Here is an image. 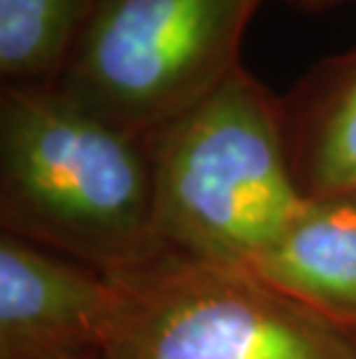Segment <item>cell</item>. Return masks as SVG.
Segmentation results:
<instances>
[{
	"mask_svg": "<svg viewBox=\"0 0 356 359\" xmlns=\"http://www.w3.org/2000/svg\"><path fill=\"white\" fill-rule=\"evenodd\" d=\"M285 3L297 7L301 12H324V10H329V7L345 3V0H285Z\"/></svg>",
	"mask_w": 356,
	"mask_h": 359,
	"instance_id": "9c48e42d",
	"label": "cell"
},
{
	"mask_svg": "<svg viewBox=\"0 0 356 359\" xmlns=\"http://www.w3.org/2000/svg\"><path fill=\"white\" fill-rule=\"evenodd\" d=\"M162 246L250 266L306 206L283 104L243 65L206 100L146 135Z\"/></svg>",
	"mask_w": 356,
	"mask_h": 359,
	"instance_id": "7a4b0ae2",
	"label": "cell"
},
{
	"mask_svg": "<svg viewBox=\"0 0 356 359\" xmlns=\"http://www.w3.org/2000/svg\"><path fill=\"white\" fill-rule=\"evenodd\" d=\"M250 269L317 316L356 334V195L308 200Z\"/></svg>",
	"mask_w": 356,
	"mask_h": 359,
	"instance_id": "8992f818",
	"label": "cell"
},
{
	"mask_svg": "<svg viewBox=\"0 0 356 359\" xmlns=\"http://www.w3.org/2000/svg\"><path fill=\"white\" fill-rule=\"evenodd\" d=\"M118 283L12 232H0V359H100Z\"/></svg>",
	"mask_w": 356,
	"mask_h": 359,
	"instance_id": "5b68a950",
	"label": "cell"
},
{
	"mask_svg": "<svg viewBox=\"0 0 356 359\" xmlns=\"http://www.w3.org/2000/svg\"><path fill=\"white\" fill-rule=\"evenodd\" d=\"M280 104L303 197L356 195V47L322 58Z\"/></svg>",
	"mask_w": 356,
	"mask_h": 359,
	"instance_id": "52a82bcc",
	"label": "cell"
},
{
	"mask_svg": "<svg viewBox=\"0 0 356 359\" xmlns=\"http://www.w3.org/2000/svg\"><path fill=\"white\" fill-rule=\"evenodd\" d=\"M262 0H95L56 88L88 111L148 135L241 67Z\"/></svg>",
	"mask_w": 356,
	"mask_h": 359,
	"instance_id": "277c9868",
	"label": "cell"
},
{
	"mask_svg": "<svg viewBox=\"0 0 356 359\" xmlns=\"http://www.w3.org/2000/svg\"><path fill=\"white\" fill-rule=\"evenodd\" d=\"M100 359H356V334L245 266L164 248L125 271Z\"/></svg>",
	"mask_w": 356,
	"mask_h": 359,
	"instance_id": "3957f363",
	"label": "cell"
},
{
	"mask_svg": "<svg viewBox=\"0 0 356 359\" xmlns=\"http://www.w3.org/2000/svg\"><path fill=\"white\" fill-rule=\"evenodd\" d=\"M95 0H0L3 86H56Z\"/></svg>",
	"mask_w": 356,
	"mask_h": 359,
	"instance_id": "ba28073f",
	"label": "cell"
},
{
	"mask_svg": "<svg viewBox=\"0 0 356 359\" xmlns=\"http://www.w3.org/2000/svg\"><path fill=\"white\" fill-rule=\"evenodd\" d=\"M0 223L118 273L164 250L146 135L88 111L56 86L0 90Z\"/></svg>",
	"mask_w": 356,
	"mask_h": 359,
	"instance_id": "6da1fadb",
	"label": "cell"
}]
</instances>
